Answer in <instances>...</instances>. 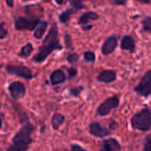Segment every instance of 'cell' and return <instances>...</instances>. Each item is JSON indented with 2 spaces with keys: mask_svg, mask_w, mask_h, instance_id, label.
<instances>
[{
  "mask_svg": "<svg viewBox=\"0 0 151 151\" xmlns=\"http://www.w3.org/2000/svg\"><path fill=\"white\" fill-rule=\"evenodd\" d=\"M19 119L22 127L13 137L12 143L6 149L7 151H27L33 142L31 135L36 127L32 124L24 112L19 114Z\"/></svg>",
  "mask_w": 151,
  "mask_h": 151,
  "instance_id": "obj_1",
  "label": "cell"
},
{
  "mask_svg": "<svg viewBox=\"0 0 151 151\" xmlns=\"http://www.w3.org/2000/svg\"><path fill=\"white\" fill-rule=\"evenodd\" d=\"M63 49V46L60 43L59 37V30L56 24H52L42 41L39 51L34 55L32 61L35 63L42 64L50 56L55 50H61Z\"/></svg>",
  "mask_w": 151,
  "mask_h": 151,
  "instance_id": "obj_2",
  "label": "cell"
},
{
  "mask_svg": "<svg viewBox=\"0 0 151 151\" xmlns=\"http://www.w3.org/2000/svg\"><path fill=\"white\" fill-rule=\"evenodd\" d=\"M130 124L133 130L147 132L151 128V110L145 107L131 117Z\"/></svg>",
  "mask_w": 151,
  "mask_h": 151,
  "instance_id": "obj_3",
  "label": "cell"
},
{
  "mask_svg": "<svg viewBox=\"0 0 151 151\" xmlns=\"http://www.w3.org/2000/svg\"><path fill=\"white\" fill-rule=\"evenodd\" d=\"M134 91L144 98L151 96V70L147 71L141 79L139 83L134 88Z\"/></svg>",
  "mask_w": 151,
  "mask_h": 151,
  "instance_id": "obj_4",
  "label": "cell"
},
{
  "mask_svg": "<svg viewBox=\"0 0 151 151\" xmlns=\"http://www.w3.org/2000/svg\"><path fill=\"white\" fill-rule=\"evenodd\" d=\"M41 22L36 17H19L14 22V27L17 30H29L32 31L36 29L39 23Z\"/></svg>",
  "mask_w": 151,
  "mask_h": 151,
  "instance_id": "obj_5",
  "label": "cell"
},
{
  "mask_svg": "<svg viewBox=\"0 0 151 151\" xmlns=\"http://www.w3.org/2000/svg\"><path fill=\"white\" fill-rule=\"evenodd\" d=\"M119 105V98L116 96L109 97L104 100L97 107L96 113L100 116H106L109 115L112 110L116 109Z\"/></svg>",
  "mask_w": 151,
  "mask_h": 151,
  "instance_id": "obj_6",
  "label": "cell"
},
{
  "mask_svg": "<svg viewBox=\"0 0 151 151\" xmlns=\"http://www.w3.org/2000/svg\"><path fill=\"white\" fill-rule=\"evenodd\" d=\"M5 70L10 74L15 75L26 80H30L34 77L30 68L23 65H8L5 67Z\"/></svg>",
  "mask_w": 151,
  "mask_h": 151,
  "instance_id": "obj_7",
  "label": "cell"
},
{
  "mask_svg": "<svg viewBox=\"0 0 151 151\" xmlns=\"http://www.w3.org/2000/svg\"><path fill=\"white\" fill-rule=\"evenodd\" d=\"M8 91L11 96L15 100H19L24 98L26 93L25 85L19 81L11 82L8 86Z\"/></svg>",
  "mask_w": 151,
  "mask_h": 151,
  "instance_id": "obj_8",
  "label": "cell"
},
{
  "mask_svg": "<svg viewBox=\"0 0 151 151\" xmlns=\"http://www.w3.org/2000/svg\"><path fill=\"white\" fill-rule=\"evenodd\" d=\"M88 131L90 134L92 136L97 138H101V139L109 136L111 133V131L109 130L108 128L103 127L98 122H91L88 127Z\"/></svg>",
  "mask_w": 151,
  "mask_h": 151,
  "instance_id": "obj_9",
  "label": "cell"
},
{
  "mask_svg": "<svg viewBox=\"0 0 151 151\" xmlns=\"http://www.w3.org/2000/svg\"><path fill=\"white\" fill-rule=\"evenodd\" d=\"M117 46H118V37L115 35L109 36L101 46V53L104 56H108L114 52Z\"/></svg>",
  "mask_w": 151,
  "mask_h": 151,
  "instance_id": "obj_10",
  "label": "cell"
},
{
  "mask_svg": "<svg viewBox=\"0 0 151 151\" xmlns=\"http://www.w3.org/2000/svg\"><path fill=\"white\" fill-rule=\"evenodd\" d=\"M120 48L122 50H127L131 54L136 53V45L134 39L130 35H125L122 38L120 43Z\"/></svg>",
  "mask_w": 151,
  "mask_h": 151,
  "instance_id": "obj_11",
  "label": "cell"
},
{
  "mask_svg": "<svg viewBox=\"0 0 151 151\" xmlns=\"http://www.w3.org/2000/svg\"><path fill=\"white\" fill-rule=\"evenodd\" d=\"M122 146L119 141L115 138H109L102 142L101 147L99 151H120Z\"/></svg>",
  "mask_w": 151,
  "mask_h": 151,
  "instance_id": "obj_12",
  "label": "cell"
},
{
  "mask_svg": "<svg viewBox=\"0 0 151 151\" xmlns=\"http://www.w3.org/2000/svg\"><path fill=\"white\" fill-rule=\"evenodd\" d=\"M117 78L116 71L112 70H104L97 76L96 80L101 83L110 84L115 82Z\"/></svg>",
  "mask_w": 151,
  "mask_h": 151,
  "instance_id": "obj_13",
  "label": "cell"
},
{
  "mask_svg": "<svg viewBox=\"0 0 151 151\" xmlns=\"http://www.w3.org/2000/svg\"><path fill=\"white\" fill-rule=\"evenodd\" d=\"M67 77L64 71L61 69H56L53 70L50 75V85L53 86L61 85L65 82Z\"/></svg>",
  "mask_w": 151,
  "mask_h": 151,
  "instance_id": "obj_14",
  "label": "cell"
},
{
  "mask_svg": "<svg viewBox=\"0 0 151 151\" xmlns=\"http://www.w3.org/2000/svg\"><path fill=\"white\" fill-rule=\"evenodd\" d=\"M100 18V16L94 11H88L82 14L78 20V24L79 25L85 26L88 24L91 21H96Z\"/></svg>",
  "mask_w": 151,
  "mask_h": 151,
  "instance_id": "obj_15",
  "label": "cell"
},
{
  "mask_svg": "<svg viewBox=\"0 0 151 151\" xmlns=\"http://www.w3.org/2000/svg\"><path fill=\"white\" fill-rule=\"evenodd\" d=\"M65 121V116L60 113H55L51 118V125L54 130H59Z\"/></svg>",
  "mask_w": 151,
  "mask_h": 151,
  "instance_id": "obj_16",
  "label": "cell"
},
{
  "mask_svg": "<svg viewBox=\"0 0 151 151\" xmlns=\"http://www.w3.org/2000/svg\"><path fill=\"white\" fill-rule=\"evenodd\" d=\"M48 26V22L47 21H41L36 29L34 30V33H33V36L36 40H41L43 36L45 35L46 30Z\"/></svg>",
  "mask_w": 151,
  "mask_h": 151,
  "instance_id": "obj_17",
  "label": "cell"
},
{
  "mask_svg": "<svg viewBox=\"0 0 151 151\" xmlns=\"http://www.w3.org/2000/svg\"><path fill=\"white\" fill-rule=\"evenodd\" d=\"M78 11L76 10L73 8H70L65 10V11L61 13L59 16V20L61 23L62 24H67L69 22L71 16L75 14L76 13H77Z\"/></svg>",
  "mask_w": 151,
  "mask_h": 151,
  "instance_id": "obj_18",
  "label": "cell"
},
{
  "mask_svg": "<svg viewBox=\"0 0 151 151\" xmlns=\"http://www.w3.org/2000/svg\"><path fill=\"white\" fill-rule=\"evenodd\" d=\"M33 51V46L32 43L29 42L22 46L19 53V56L23 59H27L31 55V53Z\"/></svg>",
  "mask_w": 151,
  "mask_h": 151,
  "instance_id": "obj_19",
  "label": "cell"
},
{
  "mask_svg": "<svg viewBox=\"0 0 151 151\" xmlns=\"http://www.w3.org/2000/svg\"><path fill=\"white\" fill-rule=\"evenodd\" d=\"M142 29L145 32L151 34V16H147L141 22Z\"/></svg>",
  "mask_w": 151,
  "mask_h": 151,
  "instance_id": "obj_20",
  "label": "cell"
},
{
  "mask_svg": "<svg viewBox=\"0 0 151 151\" xmlns=\"http://www.w3.org/2000/svg\"><path fill=\"white\" fill-rule=\"evenodd\" d=\"M84 59L86 62H91V63H93L96 61V53L93 51H91V50H88V51L84 52Z\"/></svg>",
  "mask_w": 151,
  "mask_h": 151,
  "instance_id": "obj_21",
  "label": "cell"
},
{
  "mask_svg": "<svg viewBox=\"0 0 151 151\" xmlns=\"http://www.w3.org/2000/svg\"><path fill=\"white\" fill-rule=\"evenodd\" d=\"M65 48L68 49V50H73L74 47H73V40H72V37L70 34L68 33H65Z\"/></svg>",
  "mask_w": 151,
  "mask_h": 151,
  "instance_id": "obj_22",
  "label": "cell"
},
{
  "mask_svg": "<svg viewBox=\"0 0 151 151\" xmlns=\"http://www.w3.org/2000/svg\"><path fill=\"white\" fill-rule=\"evenodd\" d=\"M67 62L70 65H75V64L78 63L79 60V56L76 53H70L66 58Z\"/></svg>",
  "mask_w": 151,
  "mask_h": 151,
  "instance_id": "obj_23",
  "label": "cell"
},
{
  "mask_svg": "<svg viewBox=\"0 0 151 151\" xmlns=\"http://www.w3.org/2000/svg\"><path fill=\"white\" fill-rule=\"evenodd\" d=\"M69 2L70 3L72 8H75L78 11L79 10L84 9V8H86V5L85 4H83V2H80V1H78V0H69Z\"/></svg>",
  "mask_w": 151,
  "mask_h": 151,
  "instance_id": "obj_24",
  "label": "cell"
},
{
  "mask_svg": "<svg viewBox=\"0 0 151 151\" xmlns=\"http://www.w3.org/2000/svg\"><path fill=\"white\" fill-rule=\"evenodd\" d=\"M83 90H84V88L82 86L73 87V88H71L69 90L70 95L72 96L73 97H79Z\"/></svg>",
  "mask_w": 151,
  "mask_h": 151,
  "instance_id": "obj_25",
  "label": "cell"
},
{
  "mask_svg": "<svg viewBox=\"0 0 151 151\" xmlns=\"http://www.w3.org/2000/svg\"><path fill=\"white\" fill-rule=\"evenodd\" d=\"M77 74L78 70L76 68L72 67V68H69V69L68 70V78H67V79H68V80L72 79L73 78L76 77V76H77Z\"/></svg>",
  "mask_w": 151,
  "mask_h": 151,
  "instance_id": "obj_26",
  "label": "cell"
},
{
  "mask_svg": "<svg viewBox=\"0 0 151 151\" xmlns=\"http://www.w3.org/2000/svg\"><path fill=\"white\" fill-rule=\"evenodd\" d=\"M4 25H5L4 22L0 23V40H3V39H5L8 36V31L7 29L5 28Z\"/></svg>",
  "mask_w": 151,
  "mask_h": 151,
  "instance_id": "obj_27",
  "label": "cell"
},
{
  "mask_svg": "<svg viewBox=\"0 0 151 151\" xmlns=\"http://www.w3.org/2000/svg\"><path fill=\"white\" fill-rule=\"evenodd\" d=\"M119 128V123L116 121H115L114 119H111V121L108 124V129L110 131H113V130H116V129Z\"/></svg>",
  "mask_w": 151,
  "mask_h": 151,
  "instance_id": "obj_28",
  "label": "cell"
},
{
  "mask_svg": "<svg viewBox=\"0 0 151 151\" xmlns=\"http://www.w3.org/2000/svg\"><path fill=\"white\" fill-rule=\"evenodd\" d=\"M70 151H88L85 150V148L82 147L81 145H77V144H73L70 145Z\"/></svg>",
  "mask_w": 151,
  "mask_h": 151,
  "instance_id": "obj_29",
  "label": "cell"
},
{
  "mask_svg": "<svg viewBox=\"0 0 151 151\" xmlns=\"http://www.w3.org/2000/svg\"><path fill=\"white\" fill-rule=\"evenodd\" d=\"M128 0H110L112 4L115 5H121V6H124L127 4Z\"/></svg>",
  "mask_w": 151,
  "mask_h": 151,
  "instance_id": "obj_30",
  "label": "cell"
},
{
  "mask_svg": "<svg viewBox=\"0 0 151 151\" xmlns=\"http://www.w3.org/2000/svg\"><path fill=\"white\" fill-rule=\"evenodd\" d=\"M142 151H151V142L145 139Z\"/></svg>",
  "mask_w": 151,
  "mask_h": 151,
  "instance_id": "obj_31",
  "label": "cell"
},
{
  "mask_svg": "<svg viewBox=\"0 0 151 151\" xmlns=\"http://www.w3.org/2000/svg\"><path fill=\"white\" fill-rule=\"evenodd\" d=\"M82 30H85V31H88V30H91V29L93 28V24H86V25L85 26H82Z\"/></svg>",
  "mask_w": 151,
  "mask_h": 151,
  "instance_id": "obj_32",
  "label": "cell"
},
{
  "mask_svg": "<svg viewBox=\"0 0 151 151\" xmlns=\"http://www.w3.org/2000/svg\"><path fill=\"white\" fill-rule=\"evenodd\" d=\"M136 2H140L142 4H145V5H149L150 4V0H135Z\"/></svg>",
  "mask_w": 151,
  "mask_h": 151,
  "instance_id": "obj_33",
  "label": "cell"
},
{
  "mask_svg": "<svg viewBox=\"0 0 151 151\" xmlns=\"http://www.w3.org/2000/svg\"><path fill=\"white\" fill-rule=\"evenodd\" d=\"M5 2H6L7 5L10 8H13L14 7V0H5Z\"/></svg>",
  "mask_w": 151,
  "mask_h": 151,
  "instance_id": "obj_34",
  "label": "cell"
},
{
  "mask_svg": "<svg viewBox=\"0 0 151 151\" xmlns=\"http://www.w3.org/2000/svg\"><path fill=\"white\" fill-rule=\"evenodd\" d=\"M54 1L58 5H62L66 2V0H54Z\"/></svg>",
  "mask_w": 151,
  "mask_h": 151,
  "instance_id": "obj_35",
  "label": "cell"
},
{
  "mask_svg": "<svg viewBox=\"0 0 151 151\" xmlns=\"http://www.w3.org/2000/svg\"><path fill=\"white\" fill-rule=\"evenodd\" d=\"M145 139H146V140H148V141H150V142H151V133L148 134L147 136L145 137Z\"/></svg>",
  "mask_w": 151,
  "mask_h": 151,
  "instance_id": "obj_36",
  "label": "cell"
},
{
  "mask_svg": "<svg viewBox=\"0 0 151 151\" xmlns=\"http://www.w3.org/2000/svg\"><path fill=\"white\" fill-rule=\"evenodd\" d=\"M45 130V125H44L42 127V129H41V133H44V130Z\"/></svg>",
  "mask_w": 151,
  "mask_h": 151,
  "instance_id": "obj_37",
  "label": "cell"
},
{
  "mask_svg": "<svg viewBox=\"0 0 151 151\" xmlns=\"http://www.w3.org/2000/svg\"><path fill=\"white\" fill-rule=\"evenodd\" d=\"M2 119H0V129L2 128Z\"/></svg>",
  "mask_w": 151,
  "mask_h": 151,
  "instance_id": "obj_38",
  "label": "cell"
},
{
  "mask_svg": "<svg viewBox=\"0 0 151 151\" xmlns=\"http://www.w3.org/2000/svg\"><path fill=\"white\" fill-rule=\"evenodd\" d=\"M78 1H80V2H83V1H91V0H78Z\"/></svg>",
  "mask_w": 151,
  "mask_h": 151,
  "instance_id": "obj_39",
  "label": "cell"
},
{
  "mask_svg": "<svg viewBox=\"0 0 151 151\" xmlns=\"http://www.w3.org/2000/svg\"><path fill=\"white\" fill-rule=\"evenodd\" d=\"M1 107H2V104H1V103H0V109H1Z\"/></svg>",
  "mask_w": 151,
  "mask_h": 151,
  "instance_id": "obj_40",
  "label": "cell"
},
{
  "mask_svg": "<svg viewBox=\"0 0 151 151\" xmlns=\"http://www.w3.org/2000/svg\"><path fill=\"white\" fill-rule=\"evenodd\" d=\"M22 1H24V2H26V1H29V0H22Z\"/></svg>",
  "mask_w": 151,
  "mask_h": 151,
  "instance_id": "obj_41",
  "label": "cell"
}]
</instances>
